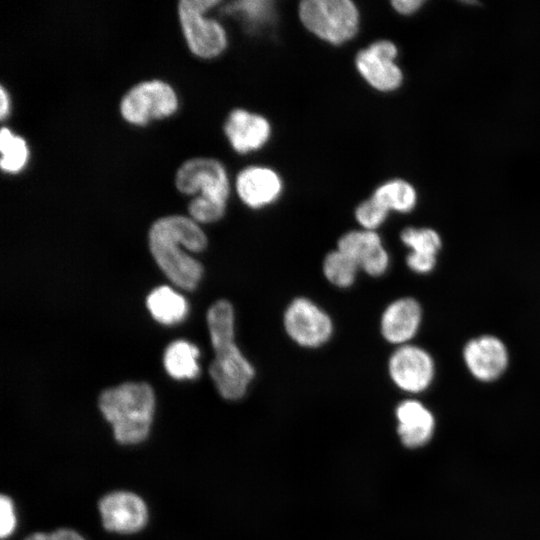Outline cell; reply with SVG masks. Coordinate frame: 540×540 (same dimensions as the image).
Masks as SVG:
<instances>
[{"instance_id": "1", "label": "cell", "mask_w": 540, "mask_h": 540, "mask_svg": "<svg viewBox=\"0 0 540 540\" xmlns=\"http://www.w3.org/2000/svg\"><path fill=\"white\" fill-rule=\"evenodd\" d=\"M201 252L207 237L198 223L182 215H170L156 220L149 230L150 251L165 275L178 287L193 290L203 275L202 264L183 252Z\"/></svg>"}, {"instance_id": "2", "label": "cell", "mask_w": 540, "mask_h": 540, "mask_svg": "<svg viewBox=\"0 0 540 540\" xmlns=\"http://www.w3.org/2000/svg\"><path fill=\"white\" fill-rule=\"evenodd\" d=\"M99 408L122 444H135L149 433L154 411V393L147 383L127 382L104 390Z\"/></svg>"}, {"instance_id": "3", "label": "cell", "mask_w": 540, "mask_h": 540, "mask_svg": "<svg viewBox=\"0 0 540 540\" xmlns=\"http://www.w3.org/2000/svg\"><path fill=\"white\" fill-rule=\"evenodd\" d=\"M215 357L209 374L218 393L226 400L242 399L256 377V369L235 341V324L215 321L208 326Z\"/></svg>"}, {"instance_id": "4", "label": "cell", "mask_w": 540, "mask_h": 540, "mask_svg": "<svg viewBox=\"0 0 540 540\" xmlns=\"http://www.w3.org/2000/svg\"><path fill=\"white\" fill-rule=\"evenodd\" d=\"M298 15L309 32L331 45H342L359 31L360 13L350 0H304Z\"/></svg>"}, {"instance_id": "5", "label": "cell", "mask_w": 540, "mask_h": 540, "mask_svg": "<svg viewBox=\"0 0 540 540\" xmlns=\"http://www.w3.org/2000/svg\"><path fill=\"white\" fill-rule=\"evenodd\" d=\"M215 0H182L178 4L180 26L190 51L197 57L211 59L227 47L228 38L220 22L205 14L220 4Z\"/></svg>"}, {"instance_id": "6", "label": "cell", "mask_w": 540, "mask_h": 540, "mask_svg": "<svg viewBox=\"0 0 540 540\" xmlns=\"http://www.w3.org/2000/svg\"><path fill=\"white\" fill-rule=\"evenodd\" d=\"M282 326L287 337L297 346L314 350L332 339L335 324L321 305L306 296L294 297L282 314Z\"/></svg>"}, {"instance_id": "7", "label": "cell", "mask_w": 540, "mask_h": 540, "mask_svg": "<svg viewBox=\"0 0 540 540\" xmlns=\"http://www.w3.org/2000/svg\"><path fill=\"white\" fill-rule=\"evenodd\" d=\"M178 106L174 88L163 80L152 79L139 82L127 91L120 101V113L126 122L143 126L171 116Z\"/></svg>"}, {"instance_id": "8", "label": "cell", "mask_w": 540, "mask_h": 540, "mask_svg": "<svg viewBox=\"0 0 540 540\" xmlns=\"http://www.w3.org/2000/svg\"><path fill=\"white\" fill-rule=\"evenodd\" d=\"M175 185L181 193L197 194L224 205L230 195L227 171L214 158L197 157L183 162L176 172Z\"/></svg>"}, {"instance_id": "9", "label": "cell", "mask_w": 540, "mask_h": 540, "mask_svg": "<svg viewBox=\"0 0 540 540\" xmlns=\"http://www.w3.org/2000/svg\"><path fill=\"white\" fill-rule=\"evenodd\" d=\"M435 370L432 355L413 343L396 347L387 362L392 383L407 393L417 394L427 390L434 380Z\"/></svg>"}, {"instance_id": "10", "label": "cell", "mask_w": 540, "mask_h": 540, "mask_svg": "<svg viewBox=\"0 0 540 540\" xmlns=\"http://www.w3.org/2000/svg\"><path fill=\"white\" fill-rule=\"evenodd\" d=\"M397 46L389 40H378L355 57V66L360 76L377 91L392 92L403 81L400 67L395 63Z\"/></svg>"}, {"instance_id": "11", "label": "cell", "mask_w": 540, "mask_h": 540, "mask_svg": "<svg viewBox=\"0 0 540 540\" xmlns=\"http://www.w3.org/2000/svg\"><path fill=\"white\" fill-rule=\"evenodd\" d=\"M337 249L354 260L359 269L370 277H381L390 268V254L377 231L361 228L347 231L339 237Z\"/></svg>"}, {"instance_id": "12", "label": "cell", "mask_w": 540, "mask_h": 540, "mask_svg": "<svg viewBox=\"0 0 540 540\" xmlns=\"http://www.w3.org/2000/svg\"><path fill=\"white\" fill-rule=\"evenodd\" d=\"M462 355L469 373L481 382L497 380L509 364V352L505 343L494 335H481L470 339L465 344Z\"/></svg>"}, {"instance_id": "13", "label": "cell", "mask_w": 540, "mask_h": 540, "mask_svg": "<svg viewBox=\"0 0 540 540\" xmlns=\"http://www.w3.org/2000/svg\"><path fill=\"white\" fill-rule=\"evenodd\" d=\"M423 319L421 304L413 297H399L383 309L379 319L381 337L396 347L411 343Z\"/></svg>"}, {"instance_id": "14", "label": "cell", "mask_w": 540, "mask_h": 540, "mask_svg": "<svg viewBox=\"0 0 540 540\" xmlns=\"http://www.w3.org/2000/svg\"><path fill=\"white\" fill-rule=\"evenodd\" d=\"M235 190L246 207L259 210L271 206L280 198L283 181L274 169L253 165L237 174Z\"/></svg>"}, {"instance_id": "15", "label": "cell", "mask_w": 540, "mask_h": 540, "mask_svg": "<svg viewBox=\"0 0 540 540\" xmlns=\"http://www.w3.org/2000/svg\"><path fill=\"white\" fill-rule=\"evenodd\" d=\"M223 130L230 146L239 154L260 150L268 143L272 134L267 118L243 108L230 111Z\"/></svg>"}, {"instance_id": "16", "label": "cell", "mask_w": 540, "mask_h": 540, "mask_svg": "<svg viewBox=\"0 0 540 540\" xmlns=\"http://www.w3.org/2000/svg\"><path fill=\"white\" fill-rule=\"evenodd\" d=\"M104 527L113 532L132 533L140 530L147 521L143 500L129 492H114L99 502Z\"/></svg>"}, {"instance_id": "17", "label": "cell", "mask_w": 540, "mask_h": 540, "mask_svg": "<svg viewBox=\"0 0 540 540\" xmlns=\"http://www.w3.org/2000/svg\"><path fill=\"white\" fill-rule=\"evenodd\" d=\"M397 432L407 447H418L430 439L434 430V417L421 402L407 399L396 407Z\"/></svg>"}, {"instance_id": "18", "label": "cell", "mask_w": 540, "mask_h": 540, "mask_svg": "<svg viewBox=\"0 0 540 540\" xmlns=\"http://www.w3.org/2000/svg\"><path fill=\"white\" fill-rule=\"evenodd\" d=\"M223 14L233 17L249 33H258L271 26L276 17L271 0H239L222 7Z\"/></svg>"}, {"instance_id": "19", "label": "cell", "mask_w": 540, "mask_h": 540, "mask_svg": "<svg viewBox=\"0 0 540 540\" xmlns=\"http://www.w3.org/2000/svg\"><path fill=\"white\" fill-rule=\"evenodd\" d=\"M146 305L151 315L163 324L182 320L188 309L186 300L168 286L155 288L148 295Z\"/></svg>"}, {"instance_id": "20", "label": "cell", "mask_w": 540, "mask_h": 540, "mask_svg": "<svg viewBox=\"0 0 540 540\" xmlns=\"http://www.w3.org/2000/svg\"><path fill=\"white\" fill-rule=\"evenodd\" d=\"M198 348L186 341L171 343L164 353V366L170 376L176 379H192L199 374Z\"/></svg>"}, {"instance_id": "21", "label": "cell", "mask_w": 540, "mask_h": 540, "mask_svg": "<svg viewBox=\"0 0 540 540\" xmlns=\"http://www.w3.org/2000/svg\"><path fill=\"white\" fill-rule=\"evenodd\" d=\"M372 197L389 212L409 213L417 204V192L407 181L393 179L379 185Z\"/></svg>"}, {"instance_id": "22", "label": "cell", "mask_w": 540, "mask_h": 540, "mask_svg": "<svg viewBox=\"0 0 540 540\" xmlns=\"http://www.w3.org/2000/svg\"><path fill=\"white\" fill-rule=\"evenodd\" d=\"M321 269L326 281L339 289L352 287L360 271L356 262L337 248L326 253Z\"/></svg>"}, {"instance_id": "23", "label": "cell", "mask_w": 540, "mask_h": 540, "mask_svg": "<svg viewBox=\"0 0 540 540\" xmlns=\"http://www.w3.org/2000/svg\"><path fill=\"white\" fill-rule=\"evenodd\" d=\"M0 152V166L5 173H19L28 163L29 148L25 139L7 127L0 131Z\"/></svg>"}, {"instance_id": "24", "label": "cell", "mask_w": 540, "mask_h": 540, "mask_svg": "<svg viewBox=\"0 0 540 540\" xmlns=\"http://www.w3.org/2000/svg\"><path fill=\"white\" fill-rule=\"evenodd\" d=\"M400 240L410 252L434 256L442 246L440 235L431 228L407 227L401 231Z\"/></svg>"}, {"instance_id": "25", "label": "cell", "mask_w": 540, "mask_h": 540, "mask_svg": "<svg viewBox=\"0 0 540 540\" xmlns=\"http://www.w3.org/2000/svg\"><path fill=\"white\" fill-rule=\"evenodd\" d=\"M389 211L372 196L360 202L354 211V217L361 229L376 231L384 224Z\"/></svg>"}, {"instance_id": "26", "label": "cell", "mask_w": 540, "mask_h": 540, "mask_svg": "<svg viewBox=\"0 0 540 540\" xmlns=\"http://www.w3.org/2000/svg\"><path fill=\"white\" fill-rule=\"evenodd\" d=\"M188 211L197 223H213L225 215L226 205L195 196L188 205Z\"/></svg>"}, {"instance_id": "27", "label": "cell", "mask_w": 540, "mask_h": 540, "mask_svg": "<svg viewBox=\"0 0 540 540\" xmlns=\"http://www.w3.org/2000/svg\"><path fill=\"white\" fill-rule=\"evenodd\" d=\"M407 267L414 273L427 274L436 266V256L409 252L405 258Z\"/></svg>"}, {"instance_id": "28", "label": "cell", "mask_w": 540, "mask_h": 540, "mask_svg": "<svg viewBox=\"0 0 540 540\" xmlns=\"http://www.w3.org/2000/svg\"><path fill=\"white\" fill-rule=\"evenodd\" d=\"M16 524L13 503L11 499L5 495L0 499V535L2 538L9 536Z\"/></svg>"}, {"instance_id": "29", "label": "cell", "mask_w": 540, "mask_h": 540, "mask_svg": "<svg viewBox=\"0 0 540 540\" xmlns=\"http://www.w3.org/2000/svg\"><path fill=\"white\" fill-rule=\"evenodd\" d=\"M422 0H394L391 5L395 11L402 15H411L423 5Z\"/></svg>"}, {"instance_id": "30", "label": "cell", "mask_w": 540, "mask_h": 540, "mask_svg": "<svg viewBox=\"0 0 540 540\" xmlns=\"http://www.w3.org/2000/svg\"><path fill=\"white\" fill-rule=\"evenodd\" d=\"M11 110V101L8 91L4 86L0 87V117L2 120L8 117Z\"/></svg>"}, {"instance_id": "31", "label": "cell", "mask_w": 540, "mask_h": 540, "mask_svg": "<svg viewBox=\"0 0 540 540\" xmlns=\"http://www.w3.org/2000/svg\"><path fill=\"white\" fill-rule=\"evenodd\" d=\"M51 535L53 540H85L78 533L69 529H59Z\"/></svg>"}, {"instance_id": "32", "label": "cell", "mask_w": 540, "mask_h": 540, "mask_svg": "<svg viewBox=\"0 0 540 540\" xmlns=\"http://www.w3.org/2000/svg\"><path fill=\"white\" fill-rule=\"evenodd\" d=\"M25 540H53L52 535L46 534V533H35L33 535H30Z\"/></svg>"}]
</instances>
